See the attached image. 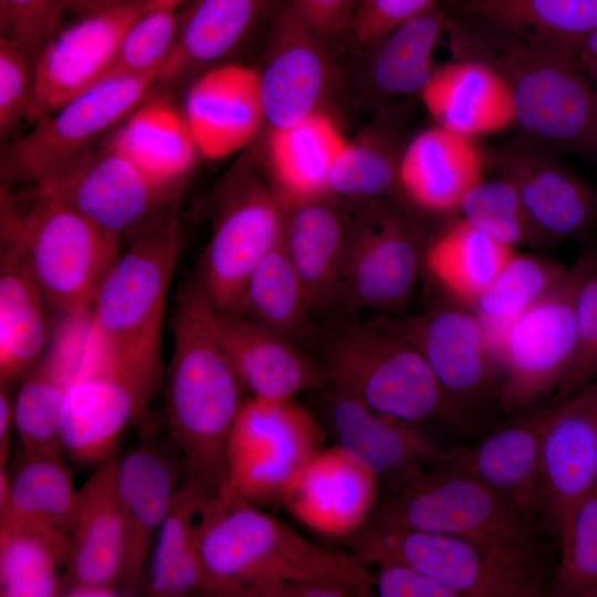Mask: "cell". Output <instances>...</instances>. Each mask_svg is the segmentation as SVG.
<instances>
[{"label":"cell","instance_id":"cell-1","mask_svg":"<svg viewBox=\"0 0 597 597\" xmlns=\"http://www.w3.org/2000/svg\"><path fill=\"white\" fill-rule=\"evenodd\" d=\"M198 548L207 596L291 597L300 584L325 578L373 591L371 573L353 554L308 540L227 484L203 504Z\"/></svg>","mask_w":597,"mask_h":597},{"label":"cell","instance_id":"cell-2","mask_svg":"<svg viewBox=\"0 0 597 597\" xmlns=\"http://www.w3.org/2000/svg\"><path fill=\"white\" fill-rule=\"evenodd\" d=\"M211 314L190 279L177 296L165 418L187 480L216 495L227 484V448L244 388L213 332Z\"/></svg>","mask_w":597,"mask_h":597},{"label":"cell","instance_id":"cell-3","mask_svg":"<svg viewBox=\"0 0 597 597\" xmlns=\"http://www.w3.org/2000/svg\"><path fill=\"white\" fill-rule=\"evenodd\" d=\"M180 245L172 211L149 222L109 268L90 306L88 355L127 378L147 404L163 378V322Z\"/></svg>","mask_w":597,"mask_h":597},{"label":"cell","instance_id":"cell-4","mask_svg":"<svg viewBox=\"0 0 597 597\" xmlns=\"http://www.w3.org/2000/svg\"><path fill=\"white\" fill-rule=\"evenodd\" d=\"M492 35V34H491ZM474 28L460 30L455 48L490 63L509 83L514 125L523 137L597 168V94L578 54Z\"/></svg>","mask_w":597,"mask_h":597},{"label":"cell","instance_id":"cell-5","mask_svg":"<svg viewBox=\"0 0 597 597\" xmlns=\"http://www.w3.org/2000/svg\"><path fill=\"white\" fill-rule=\"evenodd\" d=\"M318 333L325 386L385 416L416 425L439 418L473 430L476 418L458 405L419 352L380 321L347 318Z\"/></svg>","mask_w":597,"mask_h":597},{"label":"cell","instance_id":"cell-6","mask_svg":"<svg viewBox=\"0 0 597 597\" xmlns=\"http://www.w3.org/2000/svg\"><path fill=\"white\" fill-rule=\"evenodd\" d=\"M0 197V237L18 248L51 311L64 317L88 310L121 239L35 188L22 198L1 187Z\"/></svg>","mask_w":597,"mask_h":597},{"label":"cell","instance_id":"cell-7","mask_svg":"<svg viewBox=\"0 0 597 597\" xmlns=\"http://www.w3.org/2000/svg\"><path fill=\"white\" fill-rule=\"evenodd\" d=\"M369 521L452 534L542 559L541 524L450 461L425 468L390 486Z\"/></svg>","mask_w":597,"mask_h":597},{"label":"cell","instance_id":"cell-8","mask_svg":"<svg viewBox=\"0 0 597 597\" xmlns=\"http://www.w3.org/2000/svg\"><path fill=\"white\" fill-rule=\"evenodd\" d=\"M364 565L401 563L452 588L460 597H541L552 577L543 559L522 557L461 536L369 521L347 537Z\"/></svg>","mask_w":597,"mask_h":597},{"label":"cell","instance_id":"cell-9","mask_svg":"<svg viewBox=\"0 0 597 597\" xmlns=\"http://www.w3.org/2000/svg\"><path fill=\"white\" fill-rule=\"evenodd\" d=\"M597 251L583 253L513 321L499 345L501 381L494 408L504 415L549 402L577 346L576 303Z\"/></svg>","mask_w":597,"mask_h":597},{"label":"cell","instance_id":"cell-10","mask_svg":"<svg viewBox=\"0 0 597 597\" xmlns=\"http://www.w3.org/2000/svg\"><path fill=\"white\" fill-rule=\"evenodd\" d=\"M218 201L195 279L216 312L241 315L251 275L282 242L283 209L276 192L249 163L228 176Z\"/></svg>","mask_w":597,"mask_h":597},{"label":"cell","instance_id":"cell-11","mask_svg":"<svg viewBox=\"0 0 597 597\" xmlns=\"http://www.w3.org/2000/svg\"><path fill=\"white\" fill-rule=\"evenodd\" d=\"M325 448L315 416L295 398L243 401L227 448V485L261 507L281 503L293 479Z\"/></svg>","mask_w":597,"mask_h":597},{"label":"cell","instance_id":"cell-12","mask_svg":"<svg viewBox=\"0 0 597 597\" xmlns=\"http://www.w3.org/2000/svg\"><path fill=\"white\" fill-rule=\"evenodd\" d=\"M156 81L153 76L108 74L34 123L29 132L2 147L1 186L38 184L127 118Z\"/></svg>","mask_w":597,"mask_h":597},{"label":"cell","instance_id":"cell-13","mask_svg":"<svg viewBox=\"0 0 597 597\" xmlns=\"http://www.w3.org/2000/svg\"><path fill=\"white\" fill-rule=\"evenodd\" d=\"M422 260L415 220L385 200L362 202L349 216L337 306L396 312L410 300Z\"/></svg>","mask_w":597,"mask_h":597},{"label":"cell","instance_id":"cell-14","mask_svg":"<svg viewBox=\"0 0 597 597\" xmlns=\"http://www.w3.org/2000/svg\"><path fill=\"white\" fill-rule=\"evenodd\" d=\"M31 187L118 239L171 212L179 193L151 181L109 138L87 147Z\"/></svg>","mask_w":597,"mask_h":597},{"label":"cell","instance_id":"cell-15","mask_svg":"<svg viewBox=\"0 0 597 597\" xmlns=\"http://www.w3.org/2000/svg\"><path fill=\"white\" fill-rule=\"evenodd\" d=\"M425 358L449 396L470 415L495 401L500 359L472 310L441 303L420 315L383 318Z\"/></svg>","mask_w":597,"mask_h":597},{"label":"cell","instance_id":"cell-16","mask_svg":"<svg viewBox=\"0 0 597 597\" xmlns=\"http://www.w3.org/2000/svg\"><path fill=\"white\" fill-rule=\"evenodd\" d=\"M554 404L540 458V523L561 544L597 488V378Z\"/></svg>","mask_w":597,"mask_h":597},{"label":"cell","instance_id":"cell-17","mask_svg":"<svg viewBox=\"0 0 597 597\" xmlns=\"http://www.w3.org/2000/svg\"><path fill=\"white\" fill-rule=\"evenodd\" d=\"M517 191L532 221L551 245L583 241L597 226V189L556 153L525 137L485 158Z\"/></svg>","mask_w":597,"mask_h":597},{"label":"cell","instance_id":"cell-18","mask_svg":"<svg viewBox=\"0 0 597 597\" xmlns=\"http://www.w3.org/2000/svg\"><path fill=\"white\" fill-rule=\"evenodd\" d=\"M258 70L264 122L290 126L321 109L335 82L332 48L282 0L272 11Z\"/></svg>","mask_w":597,"mask_h":597},{"label":"cell","instance_id":"cell-19","mask_svg":"<svg viewBox=\"0 0 597 597\" xmlns=\"http://www.w3.org/2000/svg\"><path fill=\"white\" fill-rule=\"evenodd\" d=\"M151 6L138 2L106 8L60 29L34 62L27 119L33 124L43 119L106 76L127 30Z\"/></svg>","mask_w":597,"mask_h":597},{"label":"cell","instance_id":"cell-20","mask_svg":"<svg viewBox=\"0 0 597 597\" xmlns=\"http://www.w3.org/2000/svg\"><path fill=\"white\" fill-rule=\"evenodd\" d=\"M321 406L336 444L377 480L392 486L416 472L454 458L428 440L416 425L368 408L357 399L324 386Z\"/></svg>","mask_w":597,"mask_h":597},{"label":"cell","instance_id":"cell-21","mask_svg":"<svg viewBox=\"0 0 597 597\" xmlns=\"http://www.w3.org/2000/svg\"><path fill=\"white\" fill-rule=\"evenodd\" d=\"M147 406L127 378L86 353L62 401V451L77 464L96 467L116 451L121 433L145 416Z\"/></svg>","mask_w":597,"mask_h":597},{"label":"cell","instance_id":"cell-22","mask_svg":"<svg viewBox=\"0 0 597 597\" xmlns=\"http://www.w3.org/2000/svg\"><path fill=\"white\" fill-rule=\"evenodd\" d=\"M379 481L341 448H324L287 486L281 504L306 527L349 537L370 520Z\"/></svg>","mask_w":597,"mask_h":597},{"label":"cell","instance_id":"cell-23","mask_svg":"<svg viewBox=\"0 0 597 597\" xmlns=\"http://www.w3.org/2000/svg\"><path fill=\"white\" fill-rule=\"evenodd\" d=\"M182 112L199 155L221 159L238 153L265 123L258 70L238 63L206 70L189 86Z\"/></svg>","mask_w":597,"mask_h":597},{"label":"cell","instance_id":"cell-24","mask_svg":"<svg viewBox=\"0 0 597 597\" xmlns=\"http://www.w3.org/2000/svg\"><path fill=\"white\" fill-rule=\"evenodd\" d=\"M553 409L549 401L510 415L475 446L459 448L450 462L540 523L541 448Z\"/></svg>","mask_w":597,"mask_h":597},{"label":"cell","instance_id":"cell-25","mask_svg":"<svg viewBox=\"0 0 597 597\" xmlns=\"http://www.w3.org/2000/svg\"><path fill=\"white\" fill-rule=\"evenodd\" d=\"M211 322L243 388L252 397L295 398L325 386L317 359L290 339L245 316L226 315L213 308Z\"/></svg>","mask_w":597,"mask_h":597},{"label":"cell","instance_id":"cell-26","mask_svg":"<svg viewBox=\"0 0 597 597\" xmlns=\"http://www.w3.org/2000/svg\"><path fill=\"white\" fill-rule=\"evenodd\" d=\"M117 460L115 451L100 462L76 492L67 530L71 546L67 584L88 583L121 588L127 525L117 486Z\"/></svg>","mask_w":597,"mask_h":597},{"label":"cell","instance_id":"cell-27","mask_svg":"<svg viewBox=\"0 0 597 597\" xmlns=\"http://www.w3.org/2000/svg\"><path fill=\"white\" fill-rule=\"evenodd\" d=\"M280 201L284 250L301 280L313 316L327 313L338 304L349 214L336 198L326 193Z\"/></svg>","mask_w":597,"mask_h":597},{"label":"cell","instance_id":"cell-28","mask_svg":"<svg viewBox=\"0 0 597 597\" xmlns=\"http://www.w3.org/2000/svg\"><path fill=\"white\" fill-rule=\"evenodd\" d=\"M178 473L177 462L148 441L118 457L117 486L127 525L123 595L145 593L146 562L178 489Z\"/></svg>","mask_w":597,"mask_h":597},{"label":"cell","instance_id":"cell-29","mask_svg":"<svg viewBox=\"0 0 597 597\" xmlns=\"http://www.w3.org/2000/svg\"><path fill=\"white\" fill-rule=\"evenodd\" d=\"M421 97L438 126L471 138L515 123L509 83L482 60L464 57L438 67Z\"/></svg>","mask_w":597,"mask_h":597},{"label":"cell","instance_id":"cell-30","mask_svg":"<svg viewBox=\"0 0 597 597\" xmlns=\"http://www.w3.org/2000/svg\"><path fill=\"white\" fill-rule=\"evenodd\" d=\"M185 1L186 6L179 11L174 49L155 83L159 90L172 87L191 75L219 65L251 34L273 2Z\"/></svg>","mask_w":597,"mask_h":597},{"label":"cell","instance_id":"cell-31","mask_svg":"<svg viewBox=\"0 0 597 597\" xmlns=\"http://www.w3.org/2000/svg\"><path fill=\"white\" fill-rule=\"evenodd\" d=\"M485 157L471 137L437 125L418 134L399 163L400 190L429 212H454L483 179Z\"/></svg>","mask_w":597,"mask_h":597},{"label":"cell","instance_id":"cell-32","mask_svg":"<svg viewBox=\"0 0 597 597\" xmlns=\"http://www.w3.org/2000/svg\"><path fill=\"white\" fill-rule=\"evenodd\" d=\"M0 384L14 386L44 356L51 308L20 251L0 237Z\"/></svg>","mask_w":597,"mask_h":597},{"label":"cell","instance_id":"cell-33","mask_svg":"<svg viewBox=\"0 0 597 597\" xmlns=\"http://www.w3.org/2000/svg\"><path fill=\"white\" fill-rule=\"evenodd\" d=\"M450 20L436 2L363 48L367 53L364 78L371 102L421 93L438 69L433 54Z\"/></svg>","mask_w":597,"mask_h":597},{"label":"cell","instance_id":"cell-34","mask_svg":"<svg viewBox=\"0 0 597 597\" xmlns=\"http://www.w3.org/2000/svg\"><path fill=\"white\" fill-rule=\"evenodd\" d=\"M109 140L151 181L178 192L199 155L184 112L165 97L142 103Z\"/></svg>","mask_w":597,"mask_h":597},{"label":"cell","instance_id":"cell-35","mask_svg":"<svg viewBox=\"0 0 597 597\" xmlns=\"http://www.w3.org/2000/svg\"><path fill=\"white\" fill-rule=\"evenodd\" d=\"M495 34L578 54L597 28V0H454Z\"/></svg>","mask_w":597,"mask_h":597},{"label":"cell","instance_id":"cell-36","mask_svg":"<svg viewBox=\"0 0 597 597\" xmlns=\"http://www.w3.org/2000/svg\"><path fill=\"white\" fill-rule=\"evenodd\" d=\"M347 140L324 112L270 129L265 155L280 199L324 195L329 172Z\"/></svg>","mask_w":597,"mask_h":597},{"label":"cell","instance_id":"cell-37","mask_svg":"<svg viewBox=\"0 0 597 597\" xmlns=\"http://www.w3.org/2000/svg\"><path fill=\"white\" fill-rule=\"evenodd\" d=\"M209 496L188 480L176 490L155 541L145 589L148 596L203 595L198 536L201 511Z\"/></svg>","mask_w":597,"mask_h":597},{"label":"cell","instance_id":"cell-38","mask_svg":"<svg viewBox=\"0 0 597 597\" xmlns=\"http://www.w3.org/2000/svg\"><path fill=\"white\" fill-rule=\"evenodd\" d=\"M76 492L61 454L25 457L0 504V527L31 528L69 540Z\"/></svg>","mask_w":597,"mask_h":597},{"label":"cell","instance_id":"cell-39","mask_svg":"<svg viewBox=\"0 0 597 597\" xmlns=\"http://www.w3.org/2000/svg\"><path fill=\"white\" fill-rule=\"evenodd\" d=\"M514 253V248L457 218L429 245L423 259L455 301L472 306Z\"/></svg>","mask_w":597,"mask_h":597},{"label":"cell","instance_id":"cell-40","mask_svg":"<svg viewBox=\"0 0 597 597\" xmlns=\"http://www.w3.org/2000/svg\"><path fill=\"white\" fill-rule=\"evenodd\" d=\"M241 316L297 346L317 338L320 332L312 321L303 285L282 242L264 256L251 275Z\"/></svg>","mask_w":597,"mask_h":597},{"label":"cell","instance_id":"cell-41","mask_svg":"<svg viewBox=\"0 0 597 597\" xmlns=\"http://www.w3.org/2000/svg\"><path fill=\"white\" fill-rule=\"evenodd\" d=\"M67 538L24 527H0V596H63L69 583Z\"/></svg>","mask_w":597,"mask_h":597},{"label":"cell","instance_id":"cell-42","mask_svg":"<svg viewBox=\"0 0 597 597\" xmlns=\"http://www.w3.org/2000/svg\"><path fill=\"white\" fill-rule=\"evenodd\" d=\"M566 269L552 258L514 253L472 304L498 357L501 338L509 325L536 303Z\"/></svg>","mask_w":597,"mask_h":597},{"label":"cell","instance_id":"cell-43","mask_svg":"<svg viewBox=\"0 0 597 597\" xmlns=\"http://www.w3.org/2000/svg\"><path fill=\"white\" fill-rule=\"evenodd\" d=\"M462 220L512 248L549 247L515 188L505 179L481 180L454 211Z\"/></svg>","mask_w":597,"mask_h":597},{"label":"cell","instance_id":"cell-44","mask_svg":"<svg viewBox=\"0 0 597 597\" xmlns=\"http://www.w3.org/2000/svg\"><path fill=\"white\" fill-rule=\"evenodd\" d=\"M400 157L378 138L348 142L329 172L325 193L362 202L385 199L400 190Z\"/></svg>","mask_w":597,"mask_h":597},{"label":"cell","instance_id":"cell-45","mask_svg":"<svg viewBox=\"0 0 597 597\" xmlns=\"http://www.w3.org/2000/svg\"><path fill=\"white\" fill-rule=\"evenodd\" d=\"M549 595L597 597V488L578 506L559 544Z\"/></svg>","mask_w":597,"mask_h":597},{"label":"cell","instance_id":"cell-46","mask_svg":"<svg viewBox=\"0 0 597 597\" xmlns=\"http://www.w3.org/2000/svg\"><path fill=\"white\" fill-rule=\"evenodd\" d=\"M178 8L154 4L127 30L108 74L158 75L178 34Z\"/></svg>","mask_w":597,"mask_h":597},{"label":"cell","instance_id":"cell-47","mask_svg":"<svg viewBox=\"0 0 597 597\" xmlns=\"http://www.w3.org/2000/svg\"><path fill=\"white\" fill-rule=\"evenodd\" d=\"M577 346L551 401L562 400L597 378V254L576 303Z\"/></svg>","mask_w":597,"mask_h":597},{"label":"cell","instance_id":"cell-48","mask_svg":"<svg viewBox=\"0 0 597 597\" xmlns=\"http://www.w3.org/2000/svg\"><path fill=\"white\" fill-rule=\"evenodd\" d=\"M62 0H0V38L20 46L35 62L60 30Z\"/></svg>","mask_w":597,"mask_h":597},{"label":"cell","instance_id":"cell-49","mask_svg":"<svg viewBox=\"0 0 597 597\" xmlns=\"http://www.w3.org/2000/svg\"><path fill=\"white\" fill-rule=\"evenodd\" d=\"M34 62L17 44L0 38V135L4 139L27 119L33 94Z\"/></svg>","mask_w":597,"mask_h":597},{"label":"cell","instance_id":"cell-50","mask_svg":"<svg viewBox=\"0 0 597 597\" xmlns=\"http://www.w3.org/2000/svg\"><path fill=\"white\" fill-rule=\"evenodd\" d=\"M436 2V0H357L350 39L363 49Z\"/></svg>","mask_w":597,"mask_h":597},{"label":"cell","instance_id":"cell-51","mask_svg":"<svg viewBox=\"0 0 597 597\" xmlns=\"http://www.w3.org/2000/svg\"><path fill=\"white\" fill-rule=\"evenodd\" d=\"M371 589L380 597H460L452 588L401 563H380Z\"/></svg>","mask_w":597,"mask_h":597},{"label":"cell","instance_id":"cell-52","mask_svg":"<svg viewBox=\"0 0 597 597\" xmlns=\"http://www.w3.org/2000/svg\"><path fill=\"white\" fill-rule=\"evenodd\" d=\"M357 0H285L292 10L332 49L350 38Z\"/></svg>","mask_w":597,"mask_h":597},{"label":"cell","instance_id":"cell-53","mask_svg":"<svg viewBox=\"0 0 597 597\" xmlns=\"http://www.w3.org/2000/svg\"><path fill=\"white\" fill-rule=\"evenodd\" d=\"M13 386L0 384V468H6L14 426Z\"/></svg>","mask_w":597,"mask_h":597},{"label":"cell","instance_id":"cell-54","mask_svg":"<svg viewBox=\"0 0 597 597\" xmlns=\"http://www.w3.org/2000/svg\"><path fill=\"white\" fill-rule=\"evenodd\" d=\"M121 588L112 585L88 584V583H70L67 584L64 595L67 597H114L122 596Z\"/></svg>","mask_w":597,"mask_h":597},{"label":"cell","instance_id":"cell-55","mask_svg":"<svg viewBox=\"0 0 597 597\" xmlns=\"http://www.w3.org/2000/svg\"><path fill=\"white\" fill-rule=\"evenodd\" d=\"M64 10H69L80 18L104 9L106 0H62Z\"/></svg>","mask_w":597,"mask_h":597},{"label":"cell","instance_id":"cell-56","mask_svg":"<svg viewBox=\"0 0 597 597\" xmlns=\"http://www.w3.org/2000/svg\"><path fill=\"white\" fill-rule=\"evenodd\" d=\"M578 57L582 63L597 64V28L594 29L583 42Z\"/></svg>","mask_w":597,"mask_h":597},{"label":"cell","instance_id":"cell-57","mask_svg":"<svg viewBox=\"0 0 597 597\" xmlns=\"http://www.w3.org/2000/svg\"><path fill=\"white\" fill-rule=\"evenodd\" d=\"M138 2H151L155 6L156 4L169 6L168 0H106L104 9L112 8V7H117V6L138 3ZM169 7H171V6H169Z\"/></svg>","mask_w":597,"mask_h":597},{"label":"cell","instance_id":"cell-58","mask_svg":"<svg viewBox=\"0 0 597 597\" xmlns=\"http://www.w3.org/2000/svg\"><path fill=\"white\" fill-rule=\"evenodd\" d=\"M597 94V64L582 63Z\"/></svg>","mask_w":597,"mask_h":597},{"label":"cell","instance_id":"cell-59","mask_svg":"<svg viewBox=\"0 0 597 597\" xmlns=\"http://www.w3.org/2000/svg\"><path fill=\"white\" fill-rule=\"evenodd\" d=\"M185 0H168V4L178 8Z\"/></svg>","mask_w":597,"mask_h":597}]
</instances>
